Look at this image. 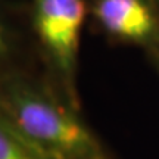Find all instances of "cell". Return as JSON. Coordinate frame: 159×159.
Instances as JSON below:
<instances>
[{"label":"cell","mask_w":159,"mask_h":159,"mask_svg":"<svg viewBox=\"0 0 159 159\" xmlns=\"http://www.w3.org/2000/svg\"><path fill=\"white\" fill-rule=\"evenodd\" d=\"M0 118L46 159H114L41 71L0 83Z\"/></svg>","instance_id":"obj_1"},{"label":"cell","mask_w":159,"mask_h":159,"mask_svg":"<svg viewBox=\"0 0 159 159\" xmlns=\"http://www.w3.org/2000/svg\"><path fill=\"white\" fill-rule=\"evenodd\" d=\"M28 25L41 72L62 96L80 108L78 55L87 0H25Z\"/></svg>","instance_id":"obj_2"},{"label":"cell","mask_w":159,"mask_h":159,"mask_svg":"<svg viewBox=\"0 0 159 159\" xmlns=\"http://www.w3.org/2000/svg\"><path fill=\"white\" fill-rule=\"evenodd\" d=\"M89 24L112 44L131 46L148 59L159 53V7L153 0H87Z\"/></svg>","instance_id":"obj_3"},{"label":"cell","mask_w":159,"mask_h":159,"mask_svg":"<svg viewBox=\"0 0 159 159\" xmlns=\"http://www.w3.org/2000/svg\"><path fill=\"white\" fill-rule=\"evenodd\" d=\"M41 71L27 16L25 0H0V83Z\"/></svg>","instance_id":"obj_4"},{"label":"cell","mask_w":159,"mask_h":159,"mask_svg":"<svg viewBox=\"0 0 159 159\" xmlns=\"http://www.w3.org/2000/svg\"><path fill=\"white\" fill-rule=\"evenodd\" d=\"M0 159H46L0 118Z\"/></svg>","instance_id":"obj_5"},{"label":"cell","mask_w":159,"mask_h":159,"mask_svg":"<svg viewBox=\"0 0 159 159\" xmlns=\"http://www.w3.org/2000/svg\"><path fill=\"white\" fill-rule=\"evenodd\" d=\"M149 61L152 62V65L155 66V69L158 71V74H159V53H158V55H155L153 57H150Z\"/></svg>","instance_id":"obj_6"},{"label":"cell","mask_w":159,"mask_h":159,"mask_svg":"<svg viewBox=\"0 0 159 159\" xmlns=\"http://www.w3.org/2000/svg\"><path fill=\"white\" fill-rule=\"evenodd\" d=\"M155 3H156V5H158V7H159V0H153Z\"/></svg>","instance_id":"obj_7"}]
</instances>
